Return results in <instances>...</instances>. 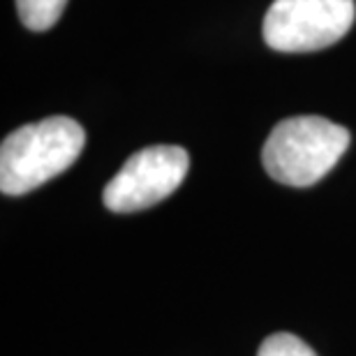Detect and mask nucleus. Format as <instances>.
Wrapping results in <instances>:
<instances>
[{
    "mask_svg": "<svg viewBox=\"0 0 356 356\" xmlns=\"http://www.w3.org/2000/svg\"><path fill=\"white\" fill-rule=\"evenodd\" d=\"M190 155L181 146H148L127 158L106 183L102 202L113 213H137L174 195L188 176Z\"/></svg>",
    "mask_w": 356,
    "mask_h": 356,
    "instance_id": "20e7f679",
    "label": "nucleus"
},
{
    "mask_svg": "<svg viewBox=\"0 0 356 356\" xmlns=\"http://www.w3.org/2000/svg\"><path fill=\"white\" fill-rule=\"evenodd\" d=\"M347 146V127L322 116H294L273 127L261 162L273 181L291 188H310L338 165Z\"/></svg>",
    "mask_w": 356,
    "mask_h": 356,
    "instance_id": "f03ea898",
    "label": "nucleus"
},
{
    "mask_svg": "<svg viewBox=\"0 0 356 356\" xmlns=\"http://www.w3.org/2000/svg\"><path fill=\"white\" fill-rule=\"evenodd\" d=\"M65 5L67 0H17V12L28 31L44 33L56 26L60 14L65 12Z\"/></svg>",
    "mask_w": 356,
    "mask_h": 356,
    "instance_id": "39448f33",
    "label": "nucleus"
},
{
    "mask_svg": "<svg viewBox=\"0 0 356 356\" xmlns=\"http://www.w3.org/2000/svg\"><path fill=\"white\" fill-rule=\"evenodd\" d=\"M86 146L74 118L51 116L7 134L0 146V190L19 197L67 172Z\"/></svg>",
    "mask_w": 356,
    "mask_h": 356,
    "instance_id": "f257e3e1",
    "label": "nucleus"
},
{
    "mask_svg": "<svg viewBox=\"0 0 356 356\" xmlns=\"http://www.w3.org/2000/svg\"><path fill=\"white\" fill-rule=\"evenodd\" d=\"M354 19V0H275L264 17V42L280 54L319 51L343 40Z\"/></svg>",
    "mask_w": 356,
    "mask_h": 356,
    "instance_id": "7ed1b4c3",
    "label": "nucleus"
},
{
    "mask_svg": "<svg viewBox=\"0 0 356 356\" xmlns=\"http://www.w3.org/2000/svg\"><path fill=\"white\" fill-rule=\"evenodd\" d=\"M257 356H317L315 350L291 333H273L261 343Z\"/></svg>",
    "mask_w": 356,
    "mask_h": 356,
    "instance_id": "423d86ee",
    "label": "nucleus"
}]
</instances>
